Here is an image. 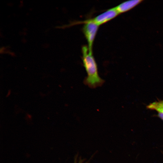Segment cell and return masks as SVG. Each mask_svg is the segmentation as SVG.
<instances>
[{
    "label": "cell",
    "mask_w": 163,
    "mask_h": 163,
    "mask_svg": "<svg viewBox=\"0 0 163 163\" xmlns=\"http://www.w3.org/2000/svg\"><path fill=\"white\" fill-rule=\"evenodd\" d=\"M82 52L83 63L87 74L84 81L85 84L92 88L101 86L104 81L98 74L92 51L89 50L88 46H84L82 47Z\"/></svg>",
    "instance_id": "obj_1"
},
{
    "label": "cell",
    "mask_w": 163,
    "mask_h": 163,
    "mask_svg": "<svg viewBox=\"0 0 163 163\" xmlns=\"http://www.w3.org/2000/svg\"><path fill=\"white\" fill-rule=\"evenodd\" d=\"M119 14L118 12L115 7H114L108 9L94 18L78 22L77 24H84L87 22H91L99 26L113 19Z\"/></svg>",
    "instance_id": "obj_2"
},
{
    "label": "cell",
    "mask_w": 163,
    "mask_h": 163,
    "mask_svg": "<svg viewBox=\"0 0 163 163\" xmlns=\"http://www.w3.org/2000/svg\"><path fill=\"white\" fill-rule=\"evenodd\" d=\"M84 24L82 31L87 40L88 48L90 50L92 51L93 42L99 26L91 22Z\"/></svg>",
    "instance_id": "obj_3"
},
{
    "label": "cell",
    "mask_w": 163,
    "mask_h": 163,
    "mask_svg": "<svg viewBox=\"0 0 163 163\" xmlns=\"http://www.w3.org/2000/svg\"><path fill=\"white\" fill-rule=\"evenodd\" d=\"M142 0H132L124 2L115 7L119 14L126 12L132 9L140 3Z\"/></svg>",
    "instance_id": "obj_4"
},
{
    "label": "cell",
    "mask_w": 163,
    "mask_h": 163,
    "mask_svg": "<svg viewBox=\"0 0 163 163\" xmlns=\"http://www.w3.org/2000/svg\"><path fill=\"white\" fill-rule=\"evenodd\" d=\"M147 107L150 109L156 110L159 113H163V100L150 104Z\"/></svg>",
    "instance_id": "obj_5"
},
{
    "label": "cell",
    "mask_w": 163,
    "mask_h": 163,
    "mask_svg": "<svg viewBox=\"0 0 163 163\" xmlns=\"http://www.w3.org/2000/svg\"><path fill=\"white\" fill-rule=\"evenodd\" d=\"M158 116L163 120V113H159L158 114Z\"/></svg>",
    "instance_id": "obj_6"
},
{
    "label": "cell",
    "mask_w": 163,
    "mask_h": 163,
    "mask_svg": "<svg viewBox=\"0 0 163 163\" xmlns=\"http://www.w3.org/2000/svg\"><path fill=\"white\" fill-rule=\"evenodd\" d=\"M11 93V90H9V91H8V93H7V97H8L10 95V94Z\"/></svg>",
    "instance_id": "obj_7"
}]
</instances>
